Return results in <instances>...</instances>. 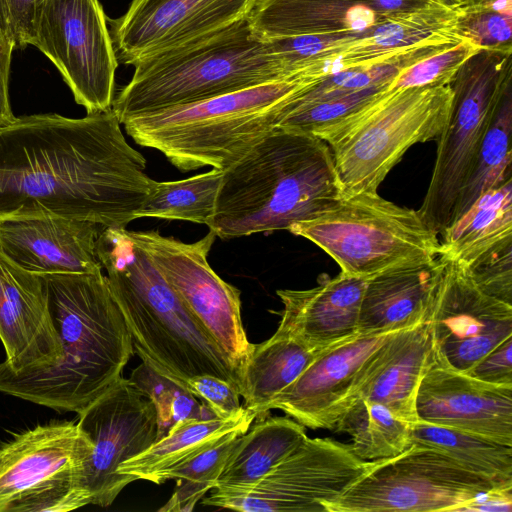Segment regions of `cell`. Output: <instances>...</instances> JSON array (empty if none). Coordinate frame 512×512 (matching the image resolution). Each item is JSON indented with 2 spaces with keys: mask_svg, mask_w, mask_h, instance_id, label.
<instances>
[{
  "mask_svg": "<svg viewBox=\"0 0 512 512\" xmlns=\"http://www.w3.org/2000/svg\"><path fill=\"white\" fill-rule=\"evenodd\" d=\"M112 108L33 114L0 127V221L63 217L125 228L156 180Z\"/></svg>",
  "mask_w": 512,
  "mask_h": 512,
  "instance_id": "cell-1",
  "label": "cell"
},
{
  "mask_svg": "<svg viewBox=\"0 0 512 512\" xmlns=\"http://www.w3.org/2000/svg\"><path fill=\"white\" fill-rule=\"evenodd\" d=\"M42 277L62 357L51 367L24 373L0 366V392L78 413L122 377L134 347L102 271Z\"/></svg>",
  "mask_w": 512,
  "mask_h": 512,
  "instance_id": "cell-2",
  "label": "cell"
},
{
  "mask_svg": "<svg viewBox=\"0 0 512 512\" xmlns=\"http://www.w3.org/2000/svg\"><path fill=\"white\" fill-rule=\"evenodd\" d=\"M343 197L327 143L277 127L222 170L208 228L222 239L289 230Z\"/></svg>",
  "mask_w": 512,
  "mask_h": 512,
  "instance_id": "cell-3",
  "label": "cell"
},
{
  "mask_svg": "<svg viewBox=\"0 0 512 512\" xmlns=\"http://www.w3.org/2000/svg\"><path fill=\"white\" fill-rule=\"evenodd\" d=\"M96 255L142 361L185 386L210 374L240 390L236 371L126 228H102Z\"/></svg>",
  "mask_w": 512,
  "mask_h": 512,
  "instance_id": "cell-4",
  "label": "cell"
},
{
  "mask_svg": "<svg viewBox=\"0 0 512 512\" xmlns=\"http://www.w3.org/2000/svg\"><path fill=\"white\" fill-rule=\"evenodd\" d=\"M308 79L291 77L126 119L127 134L177 169L224 170L274 131Z\"/></svg>",
  "mask_w": 512,
  "mask_h": 512,
  "instance_id": "cell-5",
  "label": "cell"
},
{
  "mask_svg": "<svg viewBox=\"0 0 512 512\" xmlns=\"http://www.w3.org/2000/svg\"><path fill=\"white\" fill-rule=\"evenodd\" d=\"M134 68L111 106L121 124L136 115L290 78L270 41L252 30L248 18Z\"/></svg>",
  "mask_w": 512,
  "mask_h": 512,
  "instance_id": "cell-6",
  "label": "cell"
},
{
  "mask_svg": "<svg viewBox=\"0 0 512 512\" xmlns=\"http://www.w3.org/2000/svg\"><path fill=\"white\" fill-rule=\"evenodd\" d=\"M390 85L362 108L312 133L329 146L344 196L376 192L411 146L436 141L445 128L452 104L449 84Z\"/></svg>",
  "mask_w": 512,
  "mask_h": 512,
  "instance_id": "cell-7",
  "label": "cell"
},
{
  "mask_svg": "<svg viewBox=\"0 0 512 512\" xmlns=\"http://www.w3.org/2000/svg\"><path fill=\"white\" fill-rule=\"evenodd\" d=\"M321 248L341 272L370 278L385 270L426 263L440 256V239L418 210L399 206L378 192L344 196L316 217L289 229Z\"/></svg>",
  "mask_w": 512,
  "mask_h": 512,
  "instance_id": "cell-8",
  "label": "cell"
},
{
  "mask_svg": "<svg viewBox=\"0 0 512 512\" xmlns=\"http://www.w3.org/2000/svg\"><path fill=\"white\" fill-rule=\"evenodd\" d=\"M512 50L480 49L459 67L451 82L452 104L436 139L430 183L418 209L438 235L450 224L459 191L506 88L512 84Z\"/></svg>",
  "mask_w": 512,
  "mask_h": 512,
  "instance_id": "cell-9",
  "label": "cell"
},
{
  "mask_svg": "<svg viewBox=\"0 0 512 512\" xmlns=\"http://www.w3.org/2000/svg\"><path fill=\"white\" fill-rule=\"evenodd\" d=\"M93 444L74 421L37 425L0 445V512H69L91 504Z\"/></svg>",
  "mask_w": 512,
  "mask_h": 512,
  "instance_id": "cell-10",
  "label": "cell"
},
{
  "mask_svg": "<svg viewBox=\"0 0 512 512\" xmlns=\"http://www.w3.org/2000/svg\"><path fill=\"white\" fill-rule=\"evenodd\" d=\"M497 486L447 455L412 443L389 459L376 460L326 512L453 511Z\"/></svg>",
  "mask_w": 512,
  "mask_h": 512,
  "instance_id": "cell-11",
  "label": "cell"
},
{
  "mask_svg": "<svg viewBox=\"0 0 512 512\" xmlns=\"http://www.w3.org/2000/svg\"><path fill=\"white\" fill-rule=\"evenodd\" d=\"M128 233L217 345L241 382L254 344L248 340L242 323L240 290L224 281L208 263L216 234L209 230L198 241L186 243L154 230Z\"/></svg>",
  "mask_w": 512,
  "mask_h": 512,
  "instance_id": "cell-12",
  "label": "cell"
},
{
  "mask_svg": "<svg viewBox=\"0 0 512 512\" xmlns=\"http://www.w3.org/2000/svg\"><path fill=\"white\" fill-rule=\"evenodd\" d=\"M375 463L358 458L349 444L307 436L252 488L211 490L202 504L242 512H326Z\"/></svg>",
  "mask_w": 512,
  "mask_h": 512,
  "instance_id": "cell-13",
  "label": "cell"
},
{
  "mask_svg": "<svg viewBox=\"0 0 512 512\" xmlns=\"http://www.w3.org/2000/svg\"><path fill=\"white\" fill-rule=\"evenodd\" d=\"M31 45L55 65L87 113L111 108L118 60L99 0H44Z\"/></svg>",
  "mask_w": 512,
  "mask_h": 512,
  "instance_id": "cell-14",
  "label": "cell"
},
{
  "mask_svg": "<svg viewBox=\"0 0 512 512\" xmlns=\"http://www.w3.org/2000/svg\"><path fill=\"white\" fill-rule=\"evenodd\" d=\"M440 256L443 266L427 312L434 352L466 373L512 336V305L482 292L462 263Z\"/></svg>",
  "mask_w": 512,
  "mask_h": 512,
  "instance_id": "cell-15",
  "label": "cell"
},
{
  "mask_svg": "<svg viewBox=\"0 0 512 512\" xmlns=\"http://www.w3.org/2000/svg\"><path fill=\"white\" fill-rule=\"evenodd\" d=\"M77 414L78 426L93 444L87 474L91 504L108 507L132 483L119 474V467L157 441L156 409L122 376Z\"/></svg>",
  "mask_w": 512,
  "mask_h": 512,
  "instance_id": "cell-16",
  "label": "cell"
},
{
  "mask_svg": "<svg viewBox=\"0 0 512 512\" xmlns=\"http://www.w3.org/2000/svg\"><path fill=\"white\" fill-rule=\"evenodd\" d=\"M259 0H132L108 19L118 63L135 66L248 18Z\"/></svg>",
  "mask_w": 512,
  "mask_h": 512,
  "instance_id": "cell-17",
  "label": "cell"
},
{
  "mask_svg": "<svg viewBox=\"0 0 512 512\" xmlns=\"http://www.w3.org/2000/svg\"><path fill=\"white\" fill-rule=\"evenodd\" d=\"M395 331L358 335L323 352L274 399L270 410L283 411L305 428L333 430L374 353Z\"/></svg>",
  "mask_w": 512,
  "mask_h": 512,
  "instance_id": "cell-18",
  "label": "cell"
},
{
  "mask_svg": "<svg viewBox=\"0 0 512 512\" xmlns=\"http://www.w3.org/2000/svg\"><path fill=\"white\" fill-rule=\"evenodd\" d=\"M418 421L512 446V385L480 381L443 363L433 351L416 397Z\"/></svg>",
  "mask_w": 512,
  "mask_h": 512,
  "instance_id": "cell-19",
  "label": "cell"
},
{
  "mask_svg": "<svg viewBox=\"0 0 512 512\" xmlns=\"http://www.w3.org/2000/svg\"><path fill=\"white\" fill-rule=\"evenodd\" d=\"M0 366L12 373L42 370L62 357L42 275L27 271L0 249Z\"/></svg>",
  "mask_w": 512,
  "mask_h": 512,
  "instance_id": "cell-20",
  "label": "cell"
},
{
  "mask_svg": "<svg viewBox=\"0 0 512 512\" xmlns=\"http://www.w3.org/2000/svg\"><path fill=\"white\" fill-rule=\"evenodd\" d=\"M441 0H259L248 17L264 39L364 34Z\"/></svg>",
  "mask_w": 512,
  "mask_h": 512,
  "instance_id": "cell-21",
  "label": "cell"
},
{
  "mask_svg": "<svg viewBox=\"0 0 512 512\" xmlns=\"http://www.w3.org/2000/svg\"><path fill=\"white\" fill-rule=\"evenodd\" d=\"M103 227L86 220L43 217L0 221V249L38 275L102 271L96 239Z\"/></svg>",
  "mask_w": 512,
  "mask_h": 512,
  "instance_id": "cell-22",
  "label": "cell"
},
{
  "mask_svg": "<svg viewBox=\"0 0 512 512\" xmlns=\"http://www.w3.org/2000/svg\"><path fill=\"white\" fill-rule=\"evenodd\" d=\"M368 278L340 271L321 275L318 285L305 290L281 289L283 303L276 332L316 351H327L358 336L361 302Z\"/></svg>",
  "mask_w": 512,
  "mask_h": 512,
  "instance_id": "cell-23",
  "label": "cell"
},
{
  "mask_svg": "<svg viewBox=\"0 0 512 512\" xmlns=\"http://www.w3.org/2000/svg\"><path fill=\"white\" fill-rule=\"evenodd\" d=\"M433 351L427 316L395 331L374 353L350 405L359 399L380 403L398 417L417 423V392Z\"/></svg>",
  "mask_w": 512,
  "mask_h": 512,
  "instance_id": "cell-24",
  "label": "cell"
},
{
  "mask_svg": "<svg viewBox=\"0 0 512 512\" xmlns=\"http://www.w3.org/2000/svg\"><path fill=\"white\" fill-rule=\"evenodd\" d=\"M443 259L385 270L367 279L358 335L400 330L426 318Z\"/></svg>",
  "mask_w": 512,
  "mask_h": 512,
  "instance_id": "cell-25",
  "label": "cell"
},
{
  "mask_svg": "<svg viewBox=\"0 0 512 512\" xmlns=\"http://www.w3.org/2000/svg\"><path fill=\"white\" fill-rule=\"evenodd\" d=\"M256 418L255 412L243 407L239 414L226 419H186L145 451L125 461L118 472L131 482L146 480L162 484L168 480L167 476L172 470L216 445L229 434L246 432Z\"/></svg>",
  "mask_w": 512,
  "mask_h": 512,
  "instance_id": "cell-26",
  "label": "cell"
},
{
  "mask_svg": "<svg viewBox=\"0 0 512 512\" xmlns=\"http://www.w3.org/2000/svg\"><path fill=\"white\" fill-rule=\"evenodd\" d=\"M257 419L238 437L211 490L252 488L307 437L305 427L291 417L266 415Z\"/></svg>",
  "mask_w": 512,
  "mask_h": 512,
  "instance_id": "cell-27",
  "label": "cell"
},
{
  "mask_svg": "<svg viewBox=\"0 0 512 512\" xmlns=\"http://www.w3.org/2000/svg\"><path fill=\"white\" fill-rule=\"evenodd\" d=\"M440 235V255L466 267L511 244L512 180L483 193Z\"/></svg>",
  "mask_w": 512,
  "mask_h": 512,
  "instance_id": "cell-28",
  "label": "cell"
},
{
  "mask_svg": "<svg viewBox=\"0 0 512 512\" xmlns=\"http://www.w3.org/2000/svg\"><path fill=\"white\" fill-rule=\"evenodd\" d=\"M323 352L278 332L254 344L241 376L239 394L245 400L243 407L255 412L257 418L266 416L274 399Z\"/></svg>",
  "mask_w": 512,
  "mask_h": 512,
  "instance_id": "cell-29",
  "label": "cell"
},
{
  "mask_svg": "<svg viewBox=\"0 0 512 512\" xmlns=\"http://www.w3.org/2000/svg\"><path fill=\"white\" fill-rule=\"evenodd\" d=\"M511 134L512 84L503 93L481 141L459 191L451 222L461 216L483 193L512 180Z\"/></svg>",
  "mask_w": 512,
  "mask_h": 512,
  "instance_id": "cell-30",
  "label": "cell"
},
{
  "mask_svg": "<svg viewBox=\"0 0 512 512\" xmlns=\"http://www.w3.org/2000/svg\"><path fill=\"white\" fill-rule=\"evenodd\" d=\"M412 443L431 447L467 470L499 485H512V446L466 431L418 421Z\"/></svg>",
  "mask_w": 512,
  "mask_h": 512,
  "instance_id": "cell-31",
  "label": "cell"
},
{
  "mask_svg": "<svg viewBox=\"0 0 512 512\" xmlns=\"http://www.w3.org/2000/svg\"><path fill=\"white\" fill-rule=\"evenodd\" d=\"M410 423L380 403L353 402L338 419L333 431L351 437L352 452L360 459H389L412 444Z\"/></svg>",
  "mask_w": 512,
  "mask_h": 512,
  "instance_id": "cell-32",
  "label": "cell"
},
{
  "mask_svg": "<svg viewBox=\"0 0 512 512\" xmlns=\"http://www.w3.org/2000/svg\"><path fill=\"white\" fill-rule=\"evenodd\" d=\"M221 178L222 170L212 168L181 180L156 181L136 218L181 220L209 226Z\"/></svg>",
  "mask_w": 512,
  "mask_h": 512,
  "instance_id": "cell-33",
  "label": "cell"
},
{
  "mask_svg": "<svg viewBox=\"0 0 512 512\" xmlns=\"http://www.w3.org/2000/svg\"><path fill=\"white\" fill-rule=\"evenodd\" d=\"M133 382L153 402L157 414V440L186 419H210L214 414L178 380L156 371L142 361L132 372Z\"/></svg>",
  "mask_w": 512,
  "mask_h": 512,
  "instance_id": "cell-34",
  "label": "cell"
},
{
  "mask_svg": "<svg viewBox=\"0 0 512 512\" xmlns=\"http://www.w3.org/2000/svg\"><path fill=\"white\" fill-rule=\"evenodd\" d=\"M245 432L236 431L196 457L172 470L167 479H176V488L164 512H190L208 491L216 486L225 462L237 439Z\"/></svg>",
  "mask_w": 512,
  "mask_h": 512,
  "instance_id": "cell-35",
  "label": "cell"
},
{
  "mask_svg": "<svg viewBox=\"0 0 512 512\" xmlns=\"http://www.w3.org/2000/svg\"><path fill=\"white\" fill-rule=\"evenodd\" d=\"M454 33L480 49L512 50V0L456 4Z\"/></svg>",
  "mask_w": 512,
  "mask_h": 512,
  "instance_id": "cell-36",
  "label": "cell"
},
{
  "mask_svg": "<svg viewBox=\"0 0 512 512\" xmlns=\"http://www.w3.org/2000/svg\"><path fill=\"white\" fill-rule=\"evenodd\" d=\"M480 48L468 40L428 56L401 71L391 82L393 89L448 85L459 67Z\"/></svg>",
  "mask_w": 512,
  "mask_h": 512,
  "instance_id": "cell-37",
  "label": "cell"
},
{
  "mask_svg": "<svg viewBox=\"0 0 512 512\" xmlns=\"http://www.w3.org/2000/svg\"><path fill=\"white\" fill-rule=\"evenodd\" d=\"M390 84L366 88L324 102L297 106L282 118L278 127L312 134L317 129L335 123L362 108Z\"/></svg>",
  "mask_w": 512,
  "mask_h": 512,
  "instance_id": "cell-38",
  "label": "cell"
},
{
  "mask_svg": "<svg viewBox=\"0 0 512 512\" xmlns=\"http://www.w3.org/2000/svg\"><path fill=\"white\" fill-rule=\"evenodd\" d=\"M466 268L482 292L512 305V243Z\"/></svg>",
  "mask_w": 512,
  "mask_h": 512,
  "instance_id": "cell-39",
  "label": "cell"
},
{
  "mask_svg": "<svg viewBox=\"0 0 512 512\" xmlns=\"http://www.w3.org/2000/svg\"><path fill=\"white\" fill-rule=\"evenodd\" d=\"M186 388L215 417L222 419L230 418L239 414L243 409L239 400L238 388L217 376L203 374L191 377L186 382Z\"/></svg>",
  "mask_w": 512,
  "mask_h": 512,
  "instance_id": "cell-40",
  "label": "cell"
},
{
  "mask_svg": "<svg viewBox=\"0 0 512 512\" xmlns=\"http://www.w3.org/2000/svg\"><path fill=\"white\" fill-rule=\"evenodd\" d=\"M44 0H0V29L15 49L31 45L34 22Z\"/></svg>",
  "mask_w": 512,
  "mask_h": 512,
  "instance_id": "cell-41",
  "label": "cell"
},
{
  "mask_svg": "<svg viewBox=\"0 0 512 512\" xmlns=\"http://www.w3.org/2000/svg\"><path fill=\"white\" fill-rule=\"evenodd\" d=\"M466 374L495 385H512V336L485 355Z\"/></svg>",
  "mask_w": 512,
  "mask_h": 512,
  "instance_id": "cell-42",
  "label": "cell"
},
{
  "mask_svg": "<svg viewBox=\"0 0 512 512\" xmlns=\"http://www.w3.org/2000/svg\"><path fill=\"white\" fill-rule=\"evenodd\" d=\"M512 485L497 486L477 495L459 512H511Z\"/></svg>",
  "mask_w": 512,
  "mask_h": 512,
  "instance_id": "cell-43",
  "label": "cell"
},
{
  "mask_svg": "<svg viewBox=\"0 0 512 512\" xmlns=\"http://www.w3.org/2000/svg\"><path fill=\"white\" fill-rule=\"evenodd\" d=\"M14 49L12 42L0 29V127L16 119L9 100V73Z\"/></svg>",
  "mask_w": 512,
  "mask_h": 512,
  "instance_id": "cell-44",
  "label": "cell"
},
{
  "mask_svg": "<svg viewBox=\"0 0 512 512\" xmlns=\"http://www.w3.org/2000/svg\"><path fill=\"white\" fill-rule=\"evenodd\" d=\"M444 1H446V0H444ZM450 1H452L455 4H462V3H465V2H467L469 0H450Z\"/></svg>",
  "mask_w": 512,
  "mask_h": 512,
  "instance_id": "cell-45",
  "label": "cell"
}]
</instances>
